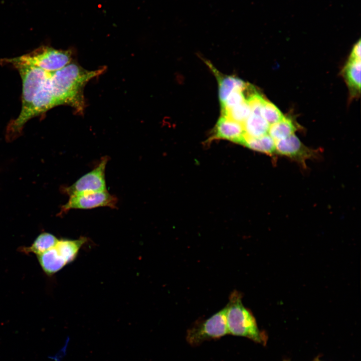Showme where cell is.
Instances as JSON below:
<instances>
[{"label":"cell","instance_id":"4","mask_svg":"<svg viewBox=\"0 0 361 361\" xmlns=\"http://www.w3.org/2000/svg\"><path fill=\"white\" fill-rule=\"evenodd\" d=\"M228 333L226 321V307L210 317L197 320L187 332L186 340L192 346L204 341L219 339Z\"/></svg>","mask_w":361,"mask_h":361},{"label":"cell","instance_id":"13","mask_svg":"<svg viewBox=\"0 0 361 361\" xmlns=\"http://www.w3.org/2000/svg\"><path fill=\"white\" fill-rule=\"evenodd\" d=\"M246 137H258L268 134L270 124L259 114L251 113L243 124Z\"/></svg>","mask_w":361,"mask_h":361},{"label":"cell","instance_id":"7","mask_svg":"<svg viewBox=\"0 0 361 361\" xmlns=\"http://www.w3.org/2000/svg\"><path fill=\"white\" fill-rule=\"evenodd\" d=\"M117 202L116 197L107 191L70 197L63 205L62 211L66 212L71 209H91L100 207L115 208Z\"/></svg>","mask_w":361,"mask_h":361},{"label":"cell","instance_id":"6","mask_svg":"<svg viewBox=\"0 0 361 361\" xmlns=\"http://www.w3.org/2000/svg\"><path fill=\"white\" fill-rule=\"evenodd\" d=\"M108 161V156L103 157L93 170L81 176L71 186L65 188L64 192L71 197L107 191L105 171Z\"/></svg>","mask_w":361,"mask_h":361},{"label":"cell","instance_id":"11","mask_svg":"<svg viewBox=\"0 0 361 361\" xmlns=\"http://www.w3.org/2000/svg\"><path fill=\"white\" fill-rule=\"evenodd\" d=\"M206 64L217 78L219 84V98L221 104L225 101L229 94L234 90L244 91L249 85V83L237 77L223 75L209 62H206Z\"/></svg>","mask_w":361,"mask_h":361},{"label":"cell","instance_id":"8","mask_svg":"<svg viewBox=\"0 0 361 361\" xmlns=\"http://www.w3.org/2000/svg\"><path fill=\"white\" fill-rule=\"evenodd\" d=\"M275 147L276 153L297 160L303 165L307 159L315 156L317 152L306 147L295 134L275 141Z\"/></svg>","mask_w":361,"mask_h":361},{"label":"cell","instance_id":"10","mask_svg":"<svg viewBox=\"0 0 361 361\" xmlns=\"http://www.w3.org/2000/svg\"><path fill=\"white\" fill-rule=\"evenodd\" d=\"M37 256L42 268L49 275L57 272L69 263L58 242L55 246Z\"/></svg>","mask_w":361,"mask_h":361},{"label":"cell","instance_id":"1","mask_svg":"<svg viewBox=\"0 0 361 361\" xmlns=\"http://www.w3.org/2000/svg\"><path fill=\"white\" fill-rule=\"evenodd\" d=\"M105 70L103 67L89 71L73 63L51 72L49 82L55 106L67 105L73 108L76 113L83 114L85 108L84 87L88 81L102 74Z\"/></svg>","mask_w":361,"mask_h":361},{"label":"cell","instance_id":"5","mask_svg":"<svg viewBox=\"0 0 361 361\" xmlns=\"http://www.w3.org/2000/svg\"><path fill=\"white\" fill-rule=\"evenodd\" d=\"M19 72L22 81V108L17 119L22 118L29 110L41 86L50 75L37 67L14 62H6Z\"/></svg>","mask_w":361,"mask_h":361},{"label":"cell","instance_id":"18","mask_svg":"<svg viewBox=\"0 0 361 361\" xmlns=\"http://www.w3.org/2000/svg\"><path fill=\"white\" fill-rule=\"evenodd\" d=\"M260 115L270 125L282 120L285 117L274 104L265 99L261 107Z\"/></svg>","mask_w":361,"mask_h":361},{"label":"cell","instance_id":"20","mask_svg":"<svg viewBox=\"0 0 361 361\" xmlns=\"http://www.w3.org/2000/svg\"><path fill=\"white\" fill-rule=\"evenodd\" d=\"M349 59L360 60V40H359L353 46Z\"/></svg>","mask_w":361,"mask_h":361},{"label":"cell","instance_id":"14","mask_svg":"<svg viewBox=\"0 0 361 361\" xmlns=\"http://www.w3.org/2000/svg\"><path fill=\"white\" fill-rule=\"evenodd\" d=\"M243 145L269 155L276 153L275 141L268 134L258 137H246Z\"/></svg>","mask_w":361,"mask_h":361},{"label":"cell","instance_id":"16","mask_svg":"<svg viewBox=\"0 0 361 361\" xmlns=\"http://www.w3.org/2000/svg\"><path fill=\"white\" fill-rule=\"evenodd\" d=\"M58 240L54 235L43 233L36 238L31 246L24 250L26 252H32L38 256L55 246Z\"/></svg>","mask_w":361,"mask_h":361},{"label":"cell","instance_id":"9","mask_svg":"<svg viewBox=\"0 0 361 361\" xmlns=\"http://www.w3.org/2000/svg\"><path fill=\"white\" fill-rule=\"evenodd\" d=\"M245 138V133L242 123L221 115L214 127L212 134L207 141L225 139L244 145Z\"/></svg>","mask_w":361,"mask_h":361},{"label":"cell","instance_id":"22","mask_svg":"<svg viewBox=\"0 0 361 361\" xmlns=\"http://www.w3.org/2000/svg\"><path fill=\"white\" fill-rule=\"evenodd\" d=\"M284 361H289V360H284Z\"/></svg>","mask_w":361,"mask_h":361},{"label":"cell","instance_id":"3","mask_svg":"<svg viewBox=\"0 0 361 361\" xmlns=\"http://www.w3.org/2000/svg\"><path fill=\"white\" fill-rule=\"evenodd\" d=\"M72 54L71 50L57 49L48 46H42L23 55L5 59L2 61L32 65L47 72H53L70 63Z\"/></svg>","mask_w":361,"mask_h":361},{"label":"cell","instance_id":"2","mask_svg":"<svg viewBox=\"0 0 361 361\" xmlns=\"http://www.w3.org/2000/svg\"><path fill=\"white\" fill-rule=\"evenodd\" d=\"M241 293L234 290L230 295L226 307V321L228 333L247 337L265 345L267 336L258 327L252 312L242 303Z\"/></svg>","mask_w":361,"mask_h":361},{"label":"cell","instance_id":"12","mask_svg":"<svg viewBox=\"0 0 361 361\" xmlns=\"http://www.w3.org/2000/svg\"><path fill=\"white\" fill-rule=\"evenodd\" d=\"M360 60L348 59L342 74L350 93L356 96L360 91Z\"/></svg>","mask_w":361,"mask_h":361},{"label":"cell","instance_id":"21","mask_svg":"<svg viewBox=\"0 0 361 361\" xmlns=\"http://www.w3.org/2000/svg\"><path fill=\"white\" fill-rule=\"evenodd\" d=\"M313 361H320V360L318 358H316Z\"/></svg>","mask_w":361,"mask_h":361},{"label":"cell","instance_id":"19","mask_svg":"<svg viewBox=\"0 0 361 361\" xmlns=\"http://www.w3.org/2000/svg\"><path fill=\"white\" fill-rule=\"evenodd\" d=\"M245 101L244 91L234 90L229 94L225 101L221 104V112L230 109Z\"/></svg>","mask_w":361,"mask_h":361},{"label":"cell","instance_id":"15","mask_svg":"<svg viewBox=\"0 0 361 361\" xmlns=\"http://www.w3.org/2000/svg\"><path fill=\"white\" fill-rule=\"evenodd\" d=\"M296 130L293 121L285 116L282 120L270 125L268 134L276 141L294 134Z\"/></svg>","mask_w":361,"mask_h":361},{"label":"cell","instance_id":"17","mask_svg":"<svg viewBox=\"0 0 361 361\" xmlns=\"http://www.w3.org/2000/svg\"><path fill=\"white\" fill-rule=\"evenodd\" d=\"M251 114V109L245 101L227 110L221 112L222 116L234 121L242 123L246 121Z\"/></svg>","mask_w":361,"mask_h":361}]
</instances>
